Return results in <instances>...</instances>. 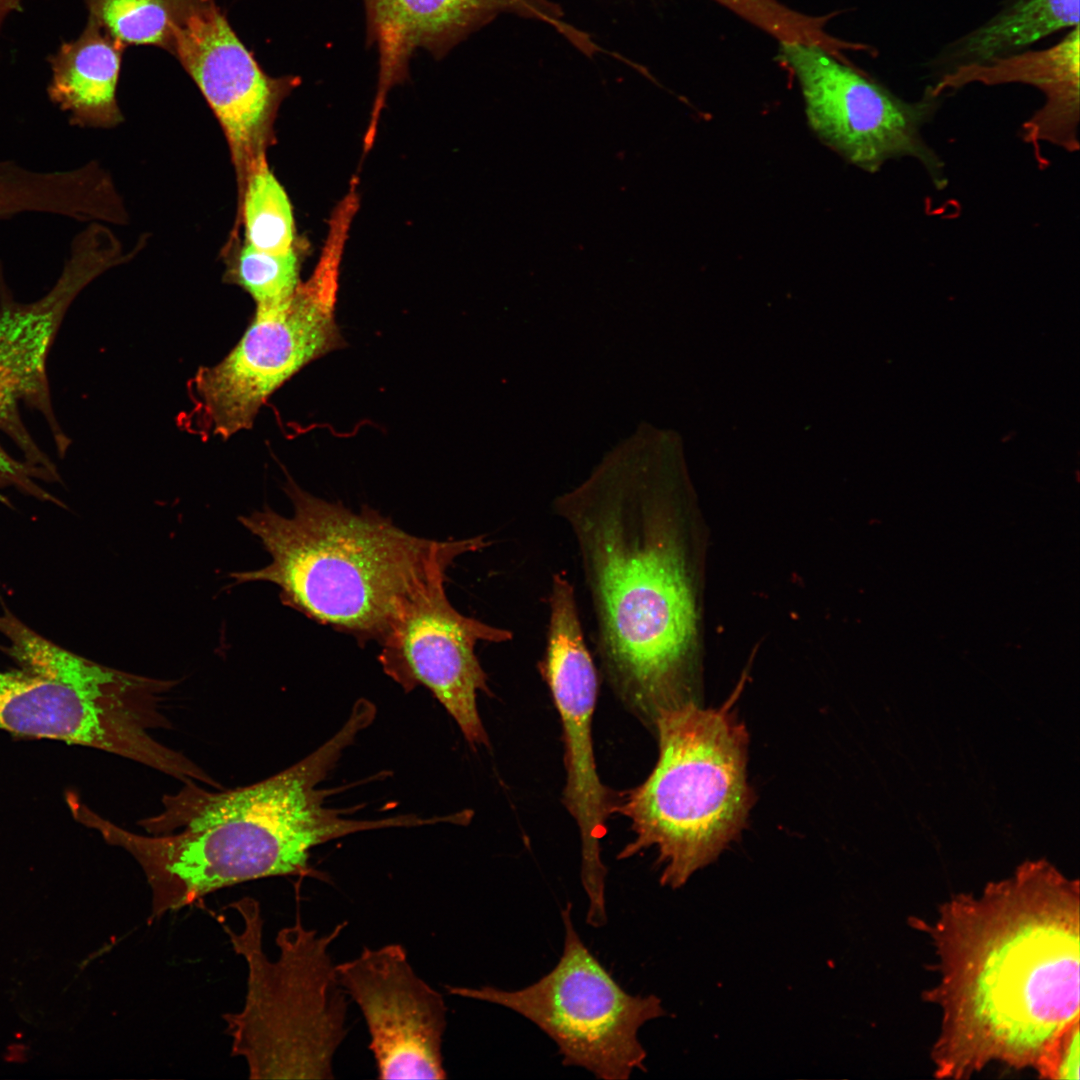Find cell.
<instances>
[{
	"label": "cell",
	"instance_id": "6da1fadb",
	"mask_svg": "<svg viewBox=\"0 0 1080 1080\" xmlns=\"http://www.w3.org/2000/svg\"><path fill=\"white\" fill-rule=\"evenodd\" d=\"M921 928L939 975L925 992L941 1014L936 1077L968 1078L992 1063L1034 1070L1079 1018V884L1049 864L952 896Z\"/></svg>",
	"mask_w": 1080,
	"mask_h": 1080
},
{
	"label": "cell",
	"instance_id": "7a4b0ae2",
	"mask_svg": "<svg viewBox=\"0 0 1080 1080\" xmlns=\"http://www.w3.org/2000/svg\"><path fill=\"white\" fill-rule=\"evenodd\" d=\"M373 722L354 705L344 725L290 767L257 783L208 791L183 783L162 797L160 813L138 821V834L76 801L74 817L138 863L151 890V919L238 883L306 875L312 848L349 834L406 827V815L352 819L325 805L320 789L343 752Z\"/></svg>",
	"mask_w": 1080,
	"mask_h": 1080
},
{
	"label": "cell",
	"instance_id": "3957f363",
	"mask_svg": "<svg viewBox=\"0 0 1080 1080\" xmlns=\"http://www.w3.org/2000/svg\"><path fill=\"white\" fill-rule=\"evenodd\" d=\"M554 513L575 539L612 682L657 710L686 700L697 610L681 508L640 477L604 476Z\"/></svg>",
	"mask_w": 1080,
	"mask_h": 1080
},
{
	"label": "cell",
	"instance_id": "277c9868",
	"mask_svg": "<svg viewBox=\"0 0 1080 1080\" xmlns=\"http://www.w3.org/2000/svg\"><path fill=\"white\" fill-rule=\"evenodd\" d=\"M284 489L290 516L266 506L239 518L271 561L231 573L233 585L275 584L283 604L359 645L380 642L403 601L437 563L488 545L484 535L450 541L412 535L370 507L352 511L292 479Z\"/></svg>",
	"mask_w": 1080,
	"mask_h": 1080
},
{
	"label": "cell",
	"instance_id": "5b68a950",
	"mask_svg": "<svg viewBox=\"0 0 1080 1080\" xmlns=\"http://www.w3.org/2000/svg\"><path fill=\"white\" fill-rule=\"evenodd\" d=\"M0 633L18 665L0 670V730L102 750L183 783L201 778L199 765L151 734L172 727L161 702L177 681L88 660L41 636L6 607Z\"/></svg>",
	"mask_w": 1080,
	"mask_h": 1080
},
{
	"label": "cell",
	"instance_id": "8992f818",
	"mask_svg": "<svg viewBox=\"0 0 1080 1080\" xmlns=\"http://www.w3.org/2000/svg\"><path fill=\"white\" fill-rule=\"evenodd\" d=\"M737 696V693H736ZM691 700L657 710L658 761L647 779L611 806L631 822L626 859L657 848L660 883L682 887L742 830L753 803L746 780L748 737L731 711Z\"/></svg>",
	"mask_w": 1080,
	"mask_h": 1080
},
{
	"label": "cell",
	"instance_id": "52a82bcc",
	"mask_svg": "<svg viewBox=\"0 0 1080 1080\" xmlns=\"http://www.w3.org/2000/svg\"><path fill=\"white\" fill-rule=\"evenodd\" d=\"M233 906L244 927L228 935L248 973L243 1008L223 1016L232 1055L245 1060L250 1079L333 1078V1061L347 1033L348 997L330 948L345 924L318 934L297 917L278 932L279 953L270 960L258 902L245 897Z\"/></svg>",
	"mask_w": 1080,
	"mask_h": 1080
},
{
	"label": "cell",
	"instance_id": "ba28073f",
	"mask_svg": "<svg viewBox=\"0 0 1080 1080\" xmlns=\"http://www.w3.org/2000/svg\"><path fill=\"white\" fill-rule=\"evenodd\" d=\"M565 936L557 964L536 982L518 989L447 986L450 995L510 1009L526 1018L558 1047L564 1066L585 1069L601 1080H628L643 1070L647 1053L638 1033L666 1015L654 994L625 991L591 953L574 928L571 904L561 912Z\"/></svg>",
	"mask_w": 1080,
	"mask_h": 1080
},
{
	"label": "cell",
	"instance_id": "9c48e42d",
	"mask_svg": "<svg viewBox=\"0 0 1080 1080\" xmlns=\"http://www.w3.org/2000/svg\"><path fill=\"white\" fill-rule=\"evenodd\" d=\"M335 293L301 283L288 298L257 305L238 344L189 382L193 432L228 438L249 428L266 399L299 370L343 344Z\"/></svg>",
	"mask_w": 1080,
	"mask_h": 1080
},
{
	"label": "cell",
	"instance_id": "30bf717a",
	"mask_svg": "<svg viewBox=\"0 0 1080 1080\" xmlns=\"http://www.w3.org/2000/svg\"><path fill=\"white\" fill-rule=\"evenodd\" d=\"M777 59L799 84L809 126L833 151L870 173L913 158L937 189L946 187L944 163L921 133L938 107L928 88L921 100L905 101L812 40H782Z\"/></svg>",
	"mask_w": 1080,
	"mask_h": 1080
},
{
	"label": "cell",
	"instance_id": "8fae6325",
	"mask_svg": "<svg viewBox=\"0 0 1080 1080\" xmlns=\"http://www.w3.org/2000/svg\"><path fill=\"white\" fill-rule=\"evenodd\" d=\"M129 256L122 253L120 242L108 227L102 222H91L73 238L54 285L31 303H20L13 298L0 262V429L33 465L56 470L25 428L18 404L24 402L44 416L63 455L70 441L51 405L46 374L49 350L67 310L80 292Z\"/></svg>",
	"mask_w": 1080,
	"mask_h": 1080
},
{
	"label": "cell",
	"instance_id": "7c38bea8",
	"mask_svg": "<svg viewBox=\"0 0 1080 1080\" xmlns=\"http://www.w3.org/2000/svg\"><path fill=\"white\" fill-rule=\"evenodd\" d=\"M454 561L437 563L403 601L379 644L383 671L406 692L424 686L458 724L472 745H489L477 709L488 693L477 642L502 643L510 630L460 613L449 601L446 573Z\"/></svg>",
	"mask_w": 1080,
	"mask_h": 1080
},
{
	"label": "cell",
	"instance_id": "4fadbf2b",
	"mask_svg": "<svg viewBox=\"0 0 1080 1080\" xmlns=\"http://www.w3.org/2000/svg\"><path fill=\"white\" fill-rule=\"evenodd\" d=\"M548 608L546 648L540 667L563 726L567 769L564 802L581 833V879L589 900L587 918L600 921L607 916V870L601 860L600 840L606 833L611 805L596 772L591 733L598 679L584 639L574 587L561 573L552 575Z\"/></svg>",
	"mask_w": 1080,
	"mask_h": 1080
},
{
	"label": "cell",
	"instance_id": "5bb4252c",
	"mask_svg": "<svg viewBox=\"0 0 1080 1080\" xmlns=\"http://www.w3.org/2000/svg\"><path fill=\"white\" fill-rule=\"evenodd\" d=\"M170 54L197 85L223 130L239 195L248 175L266 158L277 111L299 79L268 75L215 0H200L176 30Z\"/></svg>",
	"mask_w": 1080,
	"mask_h": 1080
},
{
	"label": "cell",
	"instance_id": "9a60e30c",
	"mask_svg": "<svg viewBox=\"0 0 1080 1080\" xmlns=\"http://www.w3.org/2000/svg\"><path fill=\"white\" fill-rule=\"evenodd\" d=\"M340 985L367 1026L378 1078L445 1079L443 1037L447 1006L421 978L405 948H364L336 964Z\"/></svg>",
	"mask_w": 1080,
	"mask_h": 1080
},
{
	"label": "cell",
	"instance_id": "2e32d148",
	"mask_svg": "<svg viewBox=\"0 0 1080 1080\" xmlns=\"http://www.w3.org/2000/svg\"><path fill=\"white\" fill-rule=\"evenodd\" d=\"M368 30L380 56V83L387 88L406 74L422 48L443 55L469 33L501 13L546 21L568 33L559 8L547 0H364Z\"/></svg>",
	"mask_w": 1080,
	"mask_h": 1080
},
{
	"label": "cell",
	"instance_id": "e0dca14e",
	"mask_svg": "<svg viewBox=\"0 0 1080 1080\" xmlns=\"http://www.w3.org/2000/svg\"><path fill=\"white\" fill-rule=\"evenodd\" d=\"M1079 33L1076 26L1046 49L1023 50L985 62L955 66L928 89L936 97L973 83L988 86L1022 83L1039 89L1045 102L1023 123L1021 136L1034 147L1041 166L1044 160L1041 144L1048 143L1067 152L1079 149Z\"/></svg>",
	"mask_w": 1080,
	"mask_h": 1080
},
{
	"label": "cell",
	"instance_id": "ac0fdd59",
	"mask_svg": "<svg viewBox=\"0 0 1080 1080\" xmlns=\"http://www.w3.org/2000/svg\"><path fill=\"white\" fill-rule=\"evenodd\" d=\"M125 48L88 17L81 35L48 57V97L68 114L70 125L113 128L123 121L116 88Z\"/></svg>",
	"mask_w": 1080,
	"mask_h": 1080
},
{
	"label": "cell",
	"instance_id": "d6986e66",
	"mask_svg": "<svg viewBox=\"0 0 1080 1080\" xmlns=\"http://www.w3.org/2000/svg\"><path fill=\"white\" fill-rule=\"evenodd\" d=\"M1079 26V0H1013L989 21L953 42L941 59L951 68L1023 51L1040 39Z\"/></svg>",
	"mask_w": 1080,
	"mask_h": 1080
},
{
	"label": "cell",
	"instance_id": "ffe728a7",
	"mask_svg": "<svg viewBox=\"0 0 1080 1080\" xmlns=\"http://www.w3.org/2000/svg\"><path fill=\"white\" fill-rule=\"evenodd\" d=\"M200 0H85L89 18L123 46L150 45L169 53L175 32Z\"/></svg>",
	"mask_w": 1080,
	"mask_h": 1080
},
{
	"label": "cell",
	"instance_id": "44dd1931",
	"mask_svg": "<svg viewBox=\"0 0 1080 1080\" xmlns=\"http://www.w3.org/2000/svg\"><path fill=\"white\" fill-rule=\"evenodd\" d=\"M245 242L269 253L295 248V227L290 200L270 170L266 158L248 175L238 196V223Z\"/></svg>",
	"mask_w": 1080,
	"mask_h": 1080
},
{
	"label": "cell",
	"instance_id": "7402d4cb",
	"mask_svg": "<svg viewBox=\"0 0 1080 1080\" xmlns=\"http://www.w3.org/2000/svg\"><path fill=\"white\" fill-rule=\"evenodd\" d=\"M224 280L244 289L257 305H268L291 296L299 281L296 247L286 253H269L250 244L230 243Z\"/></svg>",
	"mask_w": 1080,
	"mask_h": 1080
},
{
	"label": "cell",
	"instance_id": "603a6c76",
	"mask_svg": "<svg viewBox=\"0 0 1080 1080\" xmlns=\"http://www.w3.org/2000/svg\"><path fill=\"white\" fill-rule=\"evenodd\" d=\"M1079 1018L1062 1029L1051 1041L1034 1071L1042 1079L1078 1080L1079 1062Z\"/></svg>",
	"mask_w": 1080,
	"mask_h": 1080
},
{
	"label": "cell",
	"instance_id": "cb8c5ba5",
	"mask_svg": "<svg viewBox=\"0 0 1080 1080\" xmlns=\"http://www.w3.org/2000/svg\"><path fill=\"white\" fill-rule=\"evenodd\" d=\"M37 480L57 482L60 477L58 471L15 459L0 445V487L12 486L41 501L64 507V504L44 490Z\"/></svg>",
	"mask_w": 1080,
	"mask_h": 1080
},
{
	"label": "cell",
	"instance_id": "d4e9b609",
	"mask_svg": "<svg viewBox=\"0 0 1080 1080\" xmlns=\"http://www.w3.org/2000/svg\"><path fill=\"white\" fill-rule=\"evenodd\" d=\"M22 1L23 0H0V30L3 21L8 16V14H10L12 11L22 10Z\"/></svg>",
	"mask_w": 1080,
	"mask_h": 1080
}]
</instances>
